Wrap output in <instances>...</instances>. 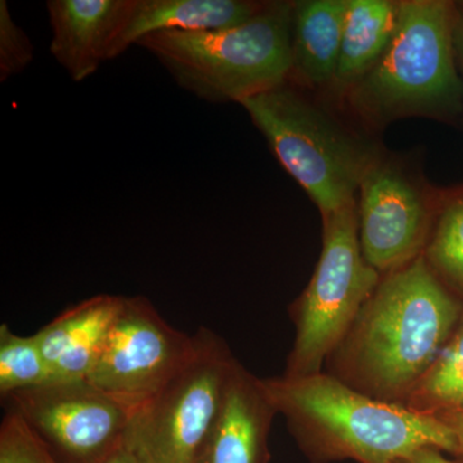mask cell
Returning a JSON list of instances; mask_svg holds the SVG:
<instances>
[{"mask_svg": "<svg viewBox=\"0 0 463 463\" xmlns=\"http://www.w3.org/2000/svg\"><path fill=\"white\" fill-rule=\"evenodd\" d=\"M5 399L58 462L103 461L124 446L133 413L87 380L52 381Z\"/></svg>", "mask_w": 463, "mask_h": 463, "instance_id": "10", "label": "cell"}, {"mask_svg": "<svg viewBox=\"0 0 463 463\" xmlns=\"http://www.w3.org/2000/svg\"><path fill=\"white\" fill-rule=\"evenodd\" d=\"M322 219L321 258L297 306L288 376L321 373L383 279L362 252L356 203Z\"/></svg>", "mask_w": 463, "mask_h": 463, "instance_id": "6", "label": "cell"}, {"mask_svg": "<svg viewBox=\"0 0 463 463\" xmlns=\"http://www.w3.org/2000/svg\"><path fill=\"white\" fill-rule=\"evenodd\" d=\"M194 336L187 364L133 411L124 446L138 463H194L214 425L237 359L214 332Z\"/></svg>", "mask_w": 463, "mask_h": 463, "instance_id": "7", "label": "cell"}, {"mask_svg": "<svg viewBox=\"0 0 463 463\" xmlns=\"http://www.w3.org/2000/svg\"><path fill=\"white\" fill-rule=\"evenodd\" d=\"M99 463H138L127 447L121 446Z\"/></svg>", "mask_w": 463, "mask_h": 463, "instance_id": "25", "label": "cell"}, {"mask_svg": "<svg viewBox=\"0 0 463 463\" xmlns=\"http://www.w3.org/2000/svg\"><path fill=\"white\" fill-rule=\"evenodd\" d=\"M263 383L298 440L326 458L395 463L423 448L456 453L455 432L438 414L373 399L322 373Z\"/></svg>", "mask_w": 463, "mask_h": 463, "instance_id": "2", "label": "cell"}, {"mask_svg": "<svg viewBox=\"0 0 463 463\" xmlns=\"http://www.w3.org/2000/svg\"><path fill=\"white\" fill-rule=\"evenodd\" d=\"M455 50L457 63L461 66L463 74V2L456 3Z\"/></svg>", "mask_w": 463, "mask_h": 463, "instance_id": "24", "label": "cell"}, {"mask_svg": "<svg viewBox=\"0 0 463 463\" xmlns=\"http://www.w3.org/2000/svg\"><path fill=\"white\" fill-rule=\"evenodd\" d=\"M349 0L292 2L291 83L326 96L339 65Z\"/></svg>", "mask_w": 463, "mask_h": 463, "instance_id": "14", "label": "cell"}, {"mask_svg": "<svg viewBox=\"0 0 463 463\" xmlns=\"http://www.w3.org/2000/svg\"><path fill=\"white\" fill-rule=\"evenodd\" d=\"M134 0H50L51 52L76 83L114 60Z\"/></svg>", "mask_w": 463, "mask_h": 463, "instance_id": "11", "label": "cell"}, {"mask_svg": "<svg viewBox=\"0 0 463 463\" xmlns=\"http://www.w3.org/2000/svg\"><path fill=\"white\" fill-rule=\"evenodd\" d=\"M446 421L447 425L455 432L457 441L456 453L463 457V412H448L438 414Z\"/></svg>", "mask_w": 463, "mask_h": 463, "instance_id": "23", "label": "cell"}, {"mask_svg": "<svg viewBox=\"0 0 463 463\" xmlns=\"http://www.w3.org/2000/svg\"><path fill=\"white\" fill-rule=\"evenodd\" d=\"M51 368L41 345L33 336L14 334L8 325H0V394L7 398L21 390L52 383Z\"/></svg>", "mask_w": 463, "mask_h": 463, "instance_id": "19", "label": "cell"}, {"mask_svg": "<svg viewBox=\"0 0 463 463\" xmlns=\"http://www.w3.org/2000/svg\"><path fill=\"white\" fill-rule=\"evenodd\" d=\"M441 191L408 158L383 148L365 170L358 197L359 241L365 261L380 274L421 257Z\"/></svg>", "mask_w": 463, "mask_h": 463, "instance_id": "8", "label": "cell"}, {"mask_svg": "<svg viewBox=\"0 0 463 463\" xmlns=\"http://www.w3.org/2000/svg\"><path fill=\"white\" fill-rule=\"evenodd\" d=\"M268 2L255 0H134L115 57L156 32H219L248 23Z\"/></svg>", "mask_w": 463, "mask_h": 463, "instance_id": "15", "label": "cell"}, {"mask_svg": "<svg viewBox=\"0 0 463 463\" xmlns=\"http://www.w3.org/2000/svg\"><path fill=\"white\" fill-rule=\"evenodd\" d=\"M399 2L349 0L339 65L325 99L340 108L344 97L380 60L397 33Z\"/></svg>", "mask_w": 463, "mask_h": 463, "instance_id": "16", "label": "cell"}, {"mask_svg": "<svg viewBox=\"0 0 463 463\" xmlns=\"http://www.w3.org/2000/svg\"><path fill=\"white\" fill-rule=\"evenodd\" d=\"M292 2H268L251 20L219 32H156L137 45L175 83L207 102H243L288 80Z\"/></svg>", "mask_w": 463, "mask_h": 463, "instance_id": "5", "label": "cell"}, {"mask_svg": "<svg viewBox=\"0 0 463 463\" xmlns=\"http://www.w3.org/2000/svg\"><path fill=\"white\" fill-rule=\"evenodd\" d=\"M405 407L432 414L463 412V322L410 392Z\"/></svg>", "mask_w": 463, "mask_h": 463, "instance_id": "17", "label": "cell"}, {"mask_svg": "<svg viewBox=\"0 0 463 463\" xmlns=\"http://www.w3.org/2000/svg\"><path fill=\"white\" fill-rule=\"evenodd\" d=\"M455 20V2L399 0L398 29L388 50L347 91L340 109L373 130L401 118H457L463 109V80Z\"/></svg>", "mask_w": 463, "mask_h": 463, "instance_id": "3", "label": "cell"}, {"mask_svg": "<svg viewBox=\"0 0 463 463\" xmlns=\"http://www.w3.org/2000/svg\"><path fill=\"white\" fill-rule=\"evenodd\" d=\"M33 43L12 20L7 2H0V81L20 74L32 63Z\"/></svg>", "mask_w": 463, "mask_h": 463, "instance_id": "21", "label": "cell"}, {"mask_svg": "<svg viewBox=\"0 0 463 463\" xmlns=\"http://www.w3.org/2000/svg\"><path fill=\"white\" fill-rule=\"evenodd\" d=\"M240 105L322 216L356 203L383 147L341 118L331 100L288 80Z\"/></svg>", "mask_w": 463, "mask_h": 463, "instance_id": "4", "label": "cell"}, {"mask_svg": "<svg viewBox=\"0 0 463 463\" xmlns=\"http://www.w3.org/2000/svg\"><path fill=\"white\" fill-rule=\"evenodd\" d=\"M395 463H457L450 461L441 455V450L435 449V448H423V449L417 450L412 455L404 457Z\"/></svg>", "mask_w": 463, "mask_h": 463, "instance_id": "22", "label": "cell"}, {"mask_svg": "<svg viewBox=\"0 0 463 463\" xmlns=\"http://www.w3.org/2000/svg\"><path fill=\"white\" fill-rule=\"evenodd\" d=\"M422 255L440 281L463 291V185L458 190L441 192Z\"/></svg>", "mask_w": 463, "mask_h": 463, "instance_id": "18", "label": "cell"}, {"mask_svg": "<svg viewBox=\"0 0 463 463\" xmlns=\"http://www.w3.org/2000/svg\"><path fill=\"white\" fill-rule=\"evenodd\" d=\"M0 463H60L17 413L7 411L0 425Z\"/></svg>", "mask_w": 463, "mask_h": 463, "instance_id": "20", "label": "cell"}, {"mask_svg": "<svg viewBox=\"0 0 463 463\" xmlns=\"http://www.w3.org/2000/svg\"><path fill=\"white\" fill-rule=\"evenodd\" d=\"M196 336L170 326L145 297H125L87 381L136 410L187 364Z\"/></svg>", "mask_w": 463, "mask_h": 463, "instance_id": "9", "label": "cell"}, {"mask_svg": "<svg viewBox=\"0 0 463 463\" xmlns=\"http://www.w3.org/2000/svg\"><path fill=\"white\" fill-rule=\"evenodd\" d=\"M124 298L96 295L69 307L36 332L53 381L87 380Z\"/></svg>", "mask_w": 463, "mask_h": 463, "instance_id": "13", "label": "cell"}, {"mask_svg": "<svg viewBox=\"0 0 463 463\" xmlns=\"http://www.w3.org/2000/svg\"><path fill=\"white\" fill-rule=\"evenodd\" d=\"M276 413L263 380L237 361L214 425L194 463H265L268 434Z\"/></svg>", "mask_w": 463, "mask_h": 463, "instance_id": "12", "label": "cell"}, {"mask_svg": "<svg viewBox=\"0 0 463 463\" xmlns=\"http://www.w3.org/2000/svg\"><path fill=\"white\" fill-rule=\"evenodd\" d=\"M455 298L423 255L381 279L340 345L347 379L380 401L407 398L452 336Z\"/></svg>", "mask_w": 463, "mask_h": 463, "instance_id": "1", "label": "cell"}]
</instances>
